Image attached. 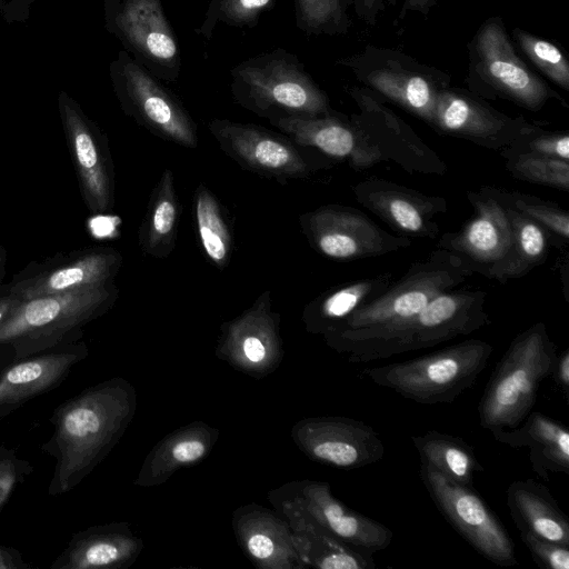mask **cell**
Segmentation results:
<instances>
[{
	"mask_svg": "<svg viewBox=\"0 0 569 569\" xmlns=\"http://www.w3.org/2000/svg\"><path fill=\"white\" fill-rule=\"evenodd\" d=\"M506 169L519 180L569 191V161L533 154L505 158Z\"/></svg>",
	"mask_w": 569,
	"mask_h": 569,
	"instance_id": "37",
	"label": "cell"
},
{
	"mask_svg": "<svg viewBox=\"0 0 569 569\" xmlns=\"http://www.w3.org/2000/svg\"><path fill=\"white\" fill-rule=\"evenodd\" d=\"M206 452V445L199 439L187 438L178 441L170 451L171 460L177 463L193 462Z\"/></svg>",
	"mask_w": 569,
	"mask_h": 569,
	"instance_id": "42",
	"label": "cell"
},
{
	"mask_svg": "<svg viewBox=\"0 0 569 569\" xmlns=\"http://www.w3.org/2000/svg\"><path fill=\"white\" fill-rule=\"evenodd\" d=\"M385 272L331 288L308 303L303 321L308 330L326 335L355 311L381 295L392 282Z\"/></svg>",
	"mask_w": 569,
	"mask_h": 569,
	"instance_id": "27",
	"label": "cell"
},
{
	"mask_svg": "<svg viewBox=\"0 0 569 569\" xmlns=\"http://www.w3.org/2000/svg\"><path fill=\"white\" fill-rule=\"evenodd\" d=\"M4 261H6L4 250L0 247V281L4 273Z\"/></svg>",
	"mask_w": 569,
	"mask_h": 569,
	"instance_id": "49",
	"label": "cell"
},
{
	"mask_svg": "<svg viewBox=\"0 0 569 569\" xmlns=\"http://www.w3.org/2000/svg\"><path fill=\"white\" fill-rule=\"evenodd\" d=\"M109 74L122 111L152 134L196 148L197 128L178 97L126 50L110 63Z\"/></svg>",
	"mask_w": 569,
	"mask_h": 569,
	"instance_id": "10",
	"label": "cell"
},
{
	"mask_svg": "<svg viewBox=\"0 0 569 569\" xmlns=\"http://www.w3.org/2000/svg\"><path fill=\"white\" fill-rule=\"evenodd\" d=\"M492 351L491 343L468 339L415 359L366 368L360 375L417 403H450L475 385Z\"/></svg>",
	"mask_w": 569,
	"mask_h": 569,
	"instance_id": "6",
	"label": "cell"
},
{
	"mask_svg": "<svg viewBox=\"0 0 569 569\" xmlns=\"http://www.w3.org/2000/svg\"><path fill=\"white\" fill-rule=\"evenodd\" d=\"M128 409V393L118 381L91 387L56 409L53 432L42 446L56 459L49 495L72 490L92 471L119 436Z\"/></svg>",
	"mask_w": 569,
	"mask_h": 569,
	"instance_id": "1",
	"label": "cell"
},
{
	"mask_svg": "<svg viewBox=\"0 0 569 569\" xmlns=\"http://www.w3.org/2000/svg\"><path fill=\"white\" fill-rule=\"evenodd\" d=\"M34 1L36 0H12L11 4H9V9L13 12L26 10ZM9 9H7V11H9Z\"/></svg>",
	"mask_w": 569,
	"mask_h": 569,
	"instance_id": "48",
	"label": "cell"
},
{
	"mask_svg": "<svg viewBox=\"0 0 569 569\" xmlns=\"http://www.w3.org/2000/svg\"><path fill=\"white\" fill-rule=\"evenodd\" d=\"M299 506L330 535L365 555L372 556L392 542L388 527L341 503L327 483L307 482Z\"/></svg>",
	"mask_w": 569,
	"mask_h": 569,
	"instance_id": "24",
	"label": "cell"
},
{
	"mask_svg": "<svg viewBox=\"0 0 569 569\" xmlns=\"http://www.w3.org/2000/svg\"><path fill=\"white\" fill-rule=\"evenodd\" d=\"M467 90L483 100H508L536 112L565 99L521 59L500 16L487 18L467 44Z\"/></svg>",
	"mask_w": 569,
	"mask_h": 569,
	"instance_id": "7",
	"label": "cell"
},
{
	"mask_svg": "<svg viewBox=\"0 0 569 569\" xmlns=\"http://www.w3.org/2000/svg\"><path fill=\"white\" fill-rule=\"evenodd\" d=\"M519 50L551 82L569 91V61L565 51L552 41L519 27L511 31Z\"/></svg>",
	"mask_w": 569,
	"mask_h": 569,
	"instance_id": "34",
	"label": "cell"
},
{
	"mask_svg": "<svg viewBox=\"0 0 569 569\" xmlns=\"http://www.w3.org/2000/svg\"><path fill=\"white\" fill-rule=\"evenodd\" d=\"M390 0H350L356 17L368 27H375Z\"/></svg>",
	"mask_w": 569,
	"mask_h": 569,
	"instance_id": "41",
	"label": "cell"
},
{
	"mask_svg": "<svg viewBox=\"0 0 569 569\" xmlns=\"http://www.w3.org/2000/svg\"><path fill=\"white\" fill-rule=\"evenodd\" d=\"M58 106L83 201L93 213L107 212L114 206V170L108 139L67 93L59 94Z\"/></svg>",
	"mask_w": 569,
	"mask_h": 569,
	"instance_id": "16",
	"label": "cell"
},
{
	"mask_svg": "<svg viewBox=\"0 0 569 569\" xmlns=\"http://www.w3.org/2000/svg\"><path fill=\"white\" fill-rule=\"evenodd\" d=\"M194 219L200 243L207 258L224 269L231 256L232 237L219 201L202 183L194 191Z\"/></svg>",
	"mask_w": 569,
	"mask_h": 569,
	"instance_id": "31",
	"label": "cell"
},
{
	"mask_svg": "<svg viewBox=\"0 0 569 569\" xmlns=\"http://www.w3.org/2000/svg\"><path fill=\"white\" fill-rule=\"evenodd\" d=\"M556 383L563 391L568 399L569 392V348H566L560 355H557L555 367L551 375Z\"/></svg>",
	"mask_w": 569,
	"mask_h": 569,
	"instance_id": "44",
	"label": "cell"
},
{
	"mask_svg": "<svg viewBox=\"0 0 569 569\" xmlns=\"http://www.w3.org/2000/svg\"><path fill=\"white\" fill-rule=\"evenodd\" d=\"M487 292L452 289L433 298L416 315L385 327L326 333L328 345L352 363H367L430 348L468 336L490 323L485 309Z\"/></svg>",
	"mask_w": 569,
	"mask_h": 569,
	"instance_id": "2",
	"label": "cell"
},
{
	"mask_svg": "<svg viewBox=\"0 0 569 569\" xmlns=\"http://www.w3.org/2000/svg\"><path fill=\"white\" fill-rule=\"evenodd\" d=\"M346 90L358 108V112L350 114L351 120L386 161H393L410 173L447 172L445 161L377 93L363 86Z\"/></svg>",
	"mask_w": 569,
	"mask_h": 569,
	"instance_id": "15",
	"label": "cell"
},
{
	"mask_svg": "<svg viewBox=\"0 0 569 569\" xmlns=\"http://www.w3.org/2000/svg\"><path fill=\"white\" fill-rule=\"evenodd\" d=\"M303 446L313 459L342 469L376 463L385 455V445L377 431L347 417L308 421L303 428Z\"/></svg>",
	"mask_w": 569,
	"mask_h": 569,
	"instance_id": "23",
	"label": "cell"
},
{
	"mask_svg": "<svg viewBox=\"0 0 569 569\" xmlns=\"http://www.w3.org/2000/svg\"><path fill=\"white\" fill-rule=\"evenodd\" d=\"M28 569L30 566L26 563L21 553L11 548L0 545V569Z\"/></svg>",
	"mask_w": 569,
	"mask_h": 569,
	"instance_id": "45",
	"label": "cell"
},
{
	"mask_svg": "<svg viewBox=\"0 0 569 569\" xmlns=\"http://www.w3.org/2000/svg\"><path fill=\"white\" fill-rule=\"evenodd\" d=\"M118 288H101L19 299L0 325V362L79 341L82 328L117 300Z\"/></svg>",
	"mask_w": 569,
	"mask_h": 569,
	"instance_id": "3",
	"label": "cell"
},
{
	"mask_svg": "<svg viewBox=\"0 0 569 569\" xmlns=\"http://www.w3.org/2000/svg\"><path fill=\"white\" fill-rule=\"evenodd\" d=\"M310 246L319 253L337 260H355L388 254L411 244L395 236L360 210L341 204H327L299 217Z\"/></svg>",
	"mask_w": 569,
	"mask_h": 569,
	"instance_id": "14",
	"label": "cell"
},
{
	"mask_svg": "<svg viewBox=\"0 0 569 569\" xmlns=\"http://www.w3.org/2000/svg\"><path fill=\"white\" fill-rule=\"evenodd\" d=\"M246 547L257 560H268L276 551V542L266 531L251 532L246 540Z\"/></svg>",
	"mask_w": 569,
	"mask_h": 569,
	"instance_id": "43",
	"label": "cell"
},
{
	"mask_svg": "<svg viewBox=\"0 0 569 569\" xmlns=\"http://www.w3.org/2000/svg\"><path fill=\"white\" fill-rule=\"evenodd\" d=\"M131 551L132 542L119 526H96L74 533L50 568H117Z\"/></svg>",
	"mask_w": 569,
	"mask_h": 569,
	"instance_id": "28",
	"label": "cell"
},
{
	"mask_svg": "<svg viewBox=\"0 0 569 569\" xmlns=\"http://www.w3.org/2000/svg\"><path fill=\"white\" fill-rule=\"evenodd\" d=\"M178 217L174 177L170 169H166L151 193L139 231V243L144 254L162 259L172 252L178 231Z\"/></svg>",
	"mask_w": 569,
	"mask_h": 569,
	"instance_id": "29",
	"label": "cell"
},
{
	"mask_svg": "<svg viewBox=\"0 0 569 569\" xmlns=\"http://www.w3.org/2000/svg\"><path fill=\"white\" fill-rule=\"evenodd\" d=\"M493 438L512 448H529L533 471L549 480L550 473H569V431L557 420L531 411L516 428L491 432Z\"/></svg>",
	"mask_w": 569,
	"mask_h": 569,
	"instance_id": "25",
	"label": "cell"
},
{
	"mask_svg": "<svg viewBox=\"0 0 569 569\" xmlns=\"http://www.w3.org/2000/svg\"><path fill=\"white\" fill-rule=\"evenodd\" d=\"M507 505L520 532L569 546V520L543 485L532 479L511 482Z\"/></svg>",
	"mask_w": 569,
	"mask_h": 569,
	"instance_id": "26",
	"label": "cell"
},
{
	"mask_svg": "<svg viewBox=\"0 0 569 569\" xmlns=\"http://www.w3.org/2000/svg\"><path fill=\"white\" fill-rule=\"evenodd\" d=\"M411 441L422 466H427L448 480L472 487L475 473L483 471L473 448L462 438L437 430L412 436Z\"/></svg>",
	"mask_w": 569,
	"mask_h": 569,
	"instance_id": "30",
	"label": "cell"
},
{
	"mask_svg": "<svg viewBox=\"0 0 569 569\" xmlns=\"http://www.w3.org/2000/svg\"><path fill=\"white\" fill-rule=\"evenodd\" d=\"M352 191L362 207L403 236L436 238L438 218L447 211L445 198L385 179L368 178L353 186Z\"/></svg>",
	"mask_w": 569,
	"mask_h": 569,
	"instance_id": "20",
	"label": "cell"
},
{
	"mask_svg": "<svg viewBox=\"0 0 569 569\" xmlns=\"http://www.w3.org/2000/svg\"><path fill=\"white\" fill-rule=\"evenodd\" d=\"M104 26L161 81H177L181 54L161 0H104Z\"/></svg>",
	"mask_w": 569,
	"mask_h": 569,
	"instance_id": "12",
	"label": "cell"
},
{
	"mask_svg": "<svg viewBox=\"0 0 569 569\" xmlns=\"http://www.w3.org/2000/svg\"><path fill=\"white\" fill-rule=\"evenodd\" d=\"M495 192L512 209L543 227L549 236L552 234L560 241L563 240L565 242H568L569 213L567 210L551 201L519 191H508L495 188Z\"/></svg>",
	"mask_w": 569,
	"mask_h": 569,
	"instance_id": "36",
	"label": "cell"
},
{
	"mask_svg": "<svg viewBox=\"0 0 569 569\" xmlns=\"http://www.w3.org/2000/svg\"><path fill=\"white\" fill-rule=\"evenodd\" d=\"M535 123L510 117L466 89L449 87L438 97L430 127L441 134L461 138L500 151Z\"/></svg>",
	"mask_w": 569,
	"mask_h": 569,
	"instance_id": "18",
	"label": "cell"
},
{
	"mask_svg": "<svg viewBox=\"0 0 569 569\" xmlns=\"http://www.w3.org/2000/svg\"><path fill=\"white\" fill-rule=\"evenodd\" d=\"M473 274L457 254L437 249L415 261L397 281L329 332L368 330L411 317L442 292L461 286ZM327 332V333H329Z\"/></svg>",
	"mask_w": 569,
	"mask_h": 569,
	"instance_id": "9",
	"label": "cell"
},
{
	"mask_svg": "<svg viewBox=\"0 0 569 569\" xmlns=\"http://www.w3.org/2000/svg\"><path fill=\"white\" fill-rule=\"evenodd\" d=\"M420 478L437 509L479 555L497 566L517 565L508 531L472 487L452 482L422 465Z\"/></svg>",
	"mask_w": 569,
	"mask_h": 569,
	"instance_id": "13",
	"label": "cell"
},
{
	"mask_svg": "<svg viewBox=\"0 0 569 569\" xmlns=\"http://www.w3.org/2000/svg\"><path fill=\"white\" fill-rule=\"evenodd\" d=\"M269 121L299 146L312 147L329 157L347 160L356 169H367L386 161L350 116L333 109L317 117L281 116L269 118Z\"/></svg>",
	"mask_w": 569,
	"mask_h": 569,
	"instance_id": "21",
	"label": "cell"
},
{
	"mask_svg": "<svg viewBox=\"0 0 569 569\" xmlns=\"http://www.w3.org/2000/svg\"><path fill=\"white\" fill-rule=\"evenodd\" d=\"M557 355L543 322L517 335L480 398V426L490 432L518 427L532 411L540 383L552 375Z\"/></svg>",
	"mask_w": 569,
	"mask_h": 569,
	"instance_id": "4",
	"label": "cell"
},
{
	"mask_svg": "<svg viewBox=\"0 0 569 569\" xmlns=\"http://www.w3.org/2000/svg\"><path fill=\"white\" fill-rule=\"evenodd\" d=\"M32 472L29 461L20 458L14 450L0 445V511L9 501L14 489Z\"/></svg>",
	"mask_w": 569,
	"mask_h": 569,
	"instance_id": "39",
	"label": "cell"
},
{
	"mask_svg": "<svg viewBox=\"0 0 569 569\" xmlns=\"http://www.w3.org/2000/svg\"><path fill=\"white\" fill-rule=\"evenodd\" d=\"M509 210L513 230V248L511 263L507 273L508 281L521 278L533 268L545 263L548 256V239L550 237L547 230L536 221L512 209L510 206Z\"/></svg>",
	"mask_w": 569,
	"mask_h": 569,
	"instance_id": "32",
	"label": "cell"
},
{
	"mask_svg": "<svg viewBox=\"0 0 569 569\" xmlns=\"http://www.w3.org/2000/svg\"><path fill=\"white\" fill-rule=\"evenodd\" d=\"M208 128L221 150L249 171L280 182L310 173L309 163L292 141L263 127L213 119Z\"/></svg>",
	"mask_w": 569,
	"mask_h": 569,
	"instance_id": "17",
	"label": "cell"
},
{
	"mask_svg": "<svg viewBox=\"0 0 569 569\" xmlns=\"http://www.w3.org/2000/svg\"><path fill=\"white\" fill-rule=\"evenodd\" d=\"M439 0H403L399 17L405 18L407 13L417 12L428 16Z\"/></svg>",
	"mask_w": 569,
	"mask_h": 569,
	"instance_id": "46",
	"label": "cell"
},
{
	"mask_svg": "<svg viewBox=\"0 0 569 569\" xmlns=\"http://www.w3.org/2000/svg\"><path fill=\"white\" fill-rule=\"evenodd\" d=\"M18 301L19 298L12 295L9 289L0 293V325L11 313Z\"/></svg>",
	"mask_w": 569,
	"mask_h": 569,
	"instance_id": "47",
	"label": "cell"
},
{
	"mask_svg": "<svg viewBox=\"0 0 569 569\" xmlns=\"http://www.w3.org/2000/svg\"><path fill=\"white\" fill-rule=\"evenodd\" d=\"M87 356L86 343L76 341L0 362V419L27 401L57 388Z\"/></svg>",
	"mask_w": 569,
	"mask_h": 569,
	"instance_id": "22",
	"label": "cell"
},
{
	"mask_svg": "<svg viewBox=\"0 0 569 569\" xmlns=\"http://www.w3.org/2000/svg\"><path fill=\"white\" fill-rule=\"evenodd\" d=\"M467 198L473 208V217L459 230L445 233L438 240L437 249L457 254L472 272L505 283L513 248L509 206L490 186L468 191Z\"/></svg>",
	"mask_w": 569,
	"mask_h": 569,
	"instance_id": "11",
	"label": "cell"
},
{
	"mask_svg": "<svg viewBox=\"0 0 569 569\" xmlns=\"http://www.w3.org/2000/svg\"><path fill=\"white\" fill-rule=\"evenodd\" d=\"M499 152L503 158L533 154L569 161V133L568 131H547L535 123Z\"/></svg>",
	"mask_w": 569,
	"mask_h": 569,
	"instance_id": "38",
	"label": "cell"
},
{
	"mask_svg": "<svg viewBox=\"0 0 569 569\" xmlns=\"http://www.w3.org/2000/svg\"><path fill=\"white\" fill-rule=\"evenodd\" d=\"M363 87L430 126L439 94L451 76L422 63L403 51L367 44L361 51L336 60Z\"/></svg>",
	"mask_w": 569,
	"mask_h": 569,
	"instance_id": "8",
	"label": "cell"
},
{
	"mask_svg": "<svg viewBox=\"0 0 569 569\" xmlns=\"http://www.w3.org/2000/svg\"><path fill=\"white\" fill-rule=\"evenodd\" d=\"M230 76L234 101L260 117H317L332 110L326 91L287 49L250 57L233 67Z\"/></svg>",
	"mask_w": 569,
	"mask_h": 569,
	"instance_id": "5",
	"label": "cell"
},
{
	"mask_svg": "<svg viewBox=\"0 0 569 569\" xmlns=\"http://www.w3.org/2000/svg\"><path fill=\"white\" fill-rule=\"evenodd\" d=\"M274 3L276 0H210L203 21L194 31L209 40L219 23L252 28Z\"/></svg>",
	"mask_w": 569,
	"mask_h": 569,
	"instance_id": "35",
	"label": "cell"
},
{
	"mask_svg": "<svg viewBox=\"0 0 569 569\" xmlns=\"http://www.w3.org/2000/svg\"><path fill=\"white\" fill-rule=\"evenodd\" d=\"M296 27L308 36H346L350 0H293Z\"/></svg>",
	"mask_w": 569,
	"mask_h": 569,
	"instance_id": "33",
	"label": "cell"
},
{
	"mask_svg": "<svg viewBox=\"0 0 569 569\" xmlns=\"http://www.w3.org/2000/svg\"><path fill=\"white\" fill-rule=\"evenodd\" d=\"M533 561L546 569H569V546L541 539L527 532H520Z\"/></svg>",
	"mask_w": 569,
	"mask_h": 569,
	"instance_id": "40",
	"label": "cell"
},
{
	"mask_svg": "<svg viewBox=\"0 0 569 569\" xmlns=\"http://www.w3.org/2000/svg\"><path fill=\"white\" fill-rule=\"evenodd\" d=\"M122 256L111 248H87L36 266L8 286L19 299L101 288L113 283Z\"/></svg>",
	"mask_w": 569,
	"mask_h": 569,
	"instance_id": "19",
	"label": "cell"
}]
</instances>
